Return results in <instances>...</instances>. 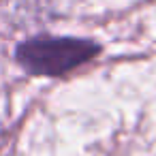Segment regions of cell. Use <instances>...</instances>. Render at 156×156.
I'll return each instance as SVG.
<instances>
[{"label": "cell", "mask_w": 156, "mask_h": 156, "mask_svg": "<svg viewBox=\"0 0 156 156\" xmlns=\"http://www.w3.org/2000/svg\"><path fill=\"white\" fill-rule=\"evenodd\" d=\"M98 45L88 39L37 37L17 47V62L32 75H62L94 58Z\"/></svg>", "instance_id": "cell-1"}]
</instances>
